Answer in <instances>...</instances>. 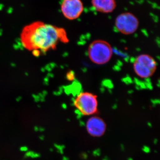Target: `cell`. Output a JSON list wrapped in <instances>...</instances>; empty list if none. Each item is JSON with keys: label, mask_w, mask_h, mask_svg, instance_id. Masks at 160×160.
<instances>
[{"label": "cell", "mask_w": 160, "mask_h": 160, "mask_svg": "<svg viewBox=\"0 0 160 160\" xmlns=\"http://www.w3.org/2000/svg\"><path fill=\"white\" fill-rule=\"evenodd\" d=\"M21 42L26 49L32 52L37 51L41 54L54 50L59 42H69V39L63 28L36 22L24 27Z\"/></svg>", "instance_id": "1"}, {"label": "cell", "mask_w": 160, "mask_h": 160, "mask_svg": "<svg viewBox=\"0 0 160 160\" xmlns=\"http://www.w3.org/2000/svg\"><path fill=\"white\" fill-rule=\"evenodd\" d=\"M113 51L111 45L106 41L96 40L90 43L88 49L89 59L98 65L106 64L112 57Z\"/></svg>", "instance_id": "2"}, {"label": "cell", "mask_w": 160, "mask_h": 160, "mask_svg": "<svg viewBox=\"0 0 160 160\" xmlns=\"http://www.w3.org/2000/svg\"><path fill=\"white\" fill-rule=\"evenodd\" d=\"M73 104L83 115H92L98 111L97 96L91 92H81L75 98Z\"/></svg>", "instance_id": "3"}, {"label": "cell", "mask_w": 160, "mask_h": 160, "mask_svg": "<svg viewBox=\"0 0 160 160\" xmlns=\"http://www.w3.org/2000/svg\"><path fill=\"white\" fill-rule=\"evenodd\" d=\"M156 60L151 56L143 54L136 58L133 67L136 74L141 78H148L153 75L157 69Z\"/></svg>", "instance_id": "4"}, {"label": "cell", "mask_w": 160, "mask_h": 160, "mask_svg": "<svg viewBox=\"0 0 160 160\" xmlns=\"http://www.w3.org/2000/svg\"><path fill=\"white\" fill-rule=\"evenodd\" d=\"M114 24L118 32L128 35L136 32L139 26V22L135 15L130 12H125L117 17Z\"/></svg>", "instance_id": "5"}, {"label": "cell", "mask_w": 160, "mask_h": 160, "mask_svg": "<svg viewBox=\"0 0 160 160\" xmlns=\"http://www.w3.org/2000/svg\"><path fill=\"white\" fill-rule=\"evenodd\" d=\"M61 9L66 18L74 20L77 19L82 14L84 6L82 0H63Z\"/></svg>", "instance_id": "6"}, {"label": "cell", "mask_w": 160, "mask_h": 160, "mask_svg": "<svg viewBox=\"0 0 160 160\" xmlns=\"http://www.w3.org/2000/svg\"><path fill=\"white\" fill-rule=\"evenodd\" d=\"M86 129L91 136L101 137L106 132V124L102 118L96 116H92L87 120Z\"/></svg>", "instance_id": "7"}, {"label": "cell", "mask_w": 160, "mask_h": 160, "mask_svg": "<svg viewBox=\"0 0 160 160\" xmlns=\"http://www.w3.org/2000/svg\"><path fill=\"white\" fill-rule=\"evenodd\" d=\"M91 5L98 12L109 13L116 9L117 3L115 0H91Z\"/></svg>", "instance_id": "8"}, {"label": "cell", "mask_w": 160, "mask_h": 160, "mask_svg": "<svg viewBox=\"0 0 160 160\" xmlns=\"http://www.w3.org/2000/svg\"><path fill=\"white\" fill-rule=\"evenodd\" d=\"M66 78L67 79L70 81L74 80L75 78L74 72L72 71H69L67 72V74H66Z\"/></svg>", "instance_id": "9"}]
</instances>
